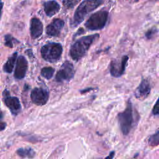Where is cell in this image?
Instances as JSON below:
<instances>
[{
  "label": "cell",
  "mask_w": 159,
  "mask_h": 159,
  "mask_svg": "<svg viewBox=\"0 0 159 159\" xmlns=\"http://www.w3.org/2000/svg\"><path fill=\"white\" fill-rule=\"evenodd\" d=\"M99 37L98 34L84 36L78 39L70 47V55L75 61L82 58L87 53L91 45Z\"/></svg>",
  "instance_id": "6da1fadb"
},
{
  "label": "cell",
  "mask_w": 159,
  "mask_h": 159,
  "mask_svg": "<svg viewBox=\"0 0 159 159\" xmlns=\"http://www.w3.org/2000/svg\"><path fill=\"white\" fill-rule=\"evenodd\" d=\"M102 3H103V1L99 0H85L82 1L75 12L71 25L73 27H76L83 21L87 14L98 8Z\"/></svg>",
  "instance_id": "7a4b0ae2"
},
{
  "label": "cell",
  "mask_w": 159,
  "mask_h": 159,
  "mask_svg": "<svg viewBox=\"0 0 159 159\" xmlns=\"http://www.w3.org/2000/svg\"><path fill=\"white\" fill-rule=\"evenodd\" d=\"M117 119L121 132L124 135H127L131 130L134 124L133 109L130 100L128 101L124 111L118 114Z\"/></svg>",
  "instance_id": "3957f363"
},
{
  "label": "cell",
  "mask_w": 159,
  "mask_h": 159,
  "mask_svg": "<svg viewBox=\"0 0 159 159\" xmlns=\"http://www.w3.org/2000/svg\"><path fill=\"white\" fill-rule=\"evenodd\" d=\"M63 52V47L60 43L51 42L44 45L41 48L42 58L50 63H55L59 60Z\"/></svg>",
  "instance_id": "277c9868"
},
{
  "label": "cell",
  "mask_w": 159,
  "mask_h": 159,
  "mask_svg": "<svg viewBox=\"0 0 159 159\" xmlns=\"http://www.w3.org/2000/svg\"><path fill=\"white\" fill-rule=\"evenodd\" d=\"M109 13L106 10L98 11L93 14L84 24L85 27L91 30H101L104 27L107 21Z\"/></svg>",
  "instance_id": "5b68a950"
},
{
  "label": "cell",
  "mask_w": 159,
  "mask_h": 159,
  "mask_svg": "<svg viewBox=\"0 0 159 159\" xmlns=\"http://www.w3.org/2000/svg\"><path fill=\"white\" fill-rule=\"evenodd\" d=\"M75 72L73 64L69 61H65L57 73L55 80L58 82L70 81L73 78Z\"/></svg>",
  "instance_id": "8992f818"
},
{
  "label": "cell",
  "mask_w": 159,
  "mask_h": 159,
  "mask_svg": "<svg viewBox=\"0 0 159 159\" xmlns=\"http://www.w3.org/2000/svg\"><path fill=\"white\" fill-rule=\"evenodd\" d=\"M129 60L127 55H124L120 59H115L110 63V73L116 78L121 76L125 72V67Z\"/></svg>",
  "instance_id": "52a82bcc"
},
{
  "label": "cell",
  "mask_w": 159,
  "mask_h": 159,
  "mask_svg": "<svg viewBox=\"0 0 159 159\" xmlns=\"http://www.w3.org/2000/svg\"><path fill=\"white\" fill-rule=\"evenodd\" d=\"M48 91L42 88H34L30 94V98L32 102L38 106L45 104L48 101Z\"/></svg>",
  "instance_id": "ba28073f"
},
{
  "label": "cell",
  "mask_w": 159,
  "mask_h": 159,
  "mask_svg": "<svg viewBox=\"0 0 159 159\" xmlns=\"http://www.w3.org/2000/svg\"><path fill=\"white\" fill-rule=\"evenodd\" d=\"M28 68V63L26 58L20 55L17 58L14 76L17 80H21L25 76Z\"/></svg>",
  "instance_id": "9c48e42d"
},
{
  "label": "cell",
  "mask_w": 159,
  "mask_h": 159,
  "mask_svg": "<svg viewBox=\"0 0 159 159\" xmlns=\"http://www.w3.org/2000/svg\"><path fill=\"white\" fill-rule=\"evenodd\" d=\"M65 22L60 19H54L46 28V33L49 36L57 37L60 34Z\"/></svg>",
  "instance_id": "30bf717a"
},
{
  "label": "cell",
  "mask_w": 159,
  "mask_h": 159,
  "mask_svg": "<svg viewBox=\"0 0 159 159\" xmlns=\"http://www.w3.org/2000/svg\"><path fill=\"white\" fill-rule=\"evenodd\" d=\"M5 96L4 102L6 106L9 109L11 113L14 115H17L21 110V105L19 99L17 97L9 96L8 94Z\"/></svg>",
  "instance_id": "8fae6325"
},
{
  "label": "cell",
  "mask_w": 159,
  "mask_h": 159,
  "mask_svg": "<svg viewBox=\"0 0 159 159\" xmlns=\"http://www.w3.org/2000/svg\"><path fill=\"white\" fill-rule=\"evenodd\" d=\"M150 84L147 79H143L136 88L134 95L137 99H145L150 93Z\"/></svg>",
  "instance_id": "7c38bea8"
},
{
  "label": "cell",
  "mask_w": 159,
  "mask_h": 159,
  "mask_svg": "<svg viewBox=\"0 0 159 159\" xmlns=\"http://www.w3.org/2000/svg\"><path fill=\"white\" fill-rule=\"evenodd\" d=\"M30 32L32 39H35L40 37L43 32V24L39 19L34 17L30 20Z\"/></svg>",
  "instance_id": "4fadbf2b"
},
{
  "label": "cell",
  "mask_w": 159,
  "mask_h": 159,
  "mask_svg": "<svg viewBox=\"0 0 159 159\" xmlns=\"http://www.w3.org/2000/svg\"><path fill=\"white\" fill-rule=\"evenodd\" d=\"M43 7L45 13L48 17H52L55 15L60 9V4L55 1L45 2L43 4Z\"/></svg>",
  "instance_id": "5bb4252c"
},
{
  "label": "cell",
  "mask_w": 159,
  "mask_h": 159,
  "mask_svg": "<svg viewBox=\"0 0 159 159\" xmlns=\"http://www.w3.org/2000/svg\"><path fill=\"white\" fill-rule=\"evenodd\" d=\"M17 53L15 52L8 58L3 66V70L4 72L11 73L12 71L16 61H17Z\"/></svg>",
  "instance_id": "9a60e30c"
},
{
  "label": "cell",
  "mask_w": 159,
  "mask_h": 159,
  "mask_svg": "<svg viewBox=\"0 0 159 159\" xmlns=\"http://www.w3.org/2000/svg\"><path fill=\"white\" fill-rule=\"evenodd\" d=\"M16 153L19 157L23 158H32L35 155V151L30 147L19 148L17 150Z\"/></svg>",
  "instance_id": "2e32d148"
},
{
  "label": "cell",
  "mask_w": 159,
  "mask_h": 159,
  "mask_svg": "<svg viewBox=\"0 0 159 159\" xmlns=\"http://www.w3.org/2000/svg\"><path fill=\"white\" fill-rule=\"evenodd\" d=\"M54 72H55V69L53 68L51 66H46L43 68L41 70L40 74L42 76H43V78L47 80H50L53 76Z\"/></svg>",
  "instance_id": "e0dca14e"
},
{
  "label": "cell",
  "mask_w": 159,
  "mask_h": 159,
  "mask_svg": "<svg viewBox=\"0 0 159 159\" xmlns=\"http://www.w3.org/2000/svg\"><path fill=\"white\" fill-rule=\"evenodd\" d=\"M148 144L152 147H155L159 145V129L153 134L150 136L148 140Z\"/></svg>",
  "instance_id": "ac0fdd59"
},
{
  "label": "cell",
  "mask_w": 159,
  "mask_h": 159,
  "mask_svg": "<svg viewBox=\"0 0 159 159\" xmlns=\"http://www.w3.org/2000/svg\"><path fill=\"white\" fill-rule=\"evenodd\" d=\"M4 40H5V42H4L5 45L6 47H9V48H12L13 47L14 42L16 41V39H15L10 34L6 35L5 37H4Z\"/></svg>",
  "instance_id": "d6986e66"
},
{
  "label": "cell",
  "mask_w": 159,
  "mask_h": 159,
  "mask_svg": "<svg viewBox=\"0 0 159 159\" xmlns=\"http://www.w3.org/2000/svg\"><path fill=\"white\" fill-rule=\"evenodd\" d=\"M78 2V1H75V0H72V1L67 0V1H63L64 6L68 9L73 8Z\"/></svg>",
  "instance_id": "ffe728a7"
},
{
  "label": "cell",
  "mask_w": 159,
  "mask_h": 159,
  "mask_svg": "<svg viewBox=\"0 0 159 159\" xmlns=\"http://www.w3.org/2000/svg\"><path fill=\"white\" fill-rule=\"evenodd\" d=\"M157 30L155 28H152L148 30V31L145 33V37L148 39H150L153 37V35L157 33Z\"/></svg>",
  "instance_id": "44dd1931"
},
{
  "label": "cell",
  "mask_w": 159,
  "mask_h": 159,
  "mask_svg": "<svg viewBox=\"0 0 159 159\" xmlns=\"http://www.w3.org/2000/svg\"><path fill=\"white\" fill-rule=\"evenodd\" d=\"M152 114L154 116L159 115V98H158L157 101H156V102L152 109Z\"/></svg>",
  "instance_id": "7402d4cb"
},
{
  "label": "cell",
  "mask_w": 159,
  "mask_h": 159,
  "mask_svg": "<svg viewBox=\"0 0 159 159\" xmlns=\"http://www.w3.org/2000/svg\"><path fill=\"white\" fill-rule=\"evenodd\" d=\"M114 155H115V152L112 151L111 152H110V153L104 159H113Z\"/></svg>",
  "instance_id": "603a6c76"
},
{
  "label": "cell",
  "mask_w": 159,
  "mask_h": 159,
  "mask_svg": "<svg viewBox=\"0 0 159 159\" xmlns=\"http://www.w3.org/2000/svg\"><path fill=\"white\" fill-rule=\"evenodd\" d=\"M6 127V123L4 122H0V131L3 130Z\"/></svg>",
  "instance_id": "cb8c5ba5"
},
{
  "label": "cell",
  "mask_w": 159,
  "mask_h": 159,
  "mask_svg": "<svg viewBox=\"0 0 159 159\" xmlns=\"http://www.w3.org/2000/svg\"><path fill=\"white\" fill-rule=\"evenodd\" d=\"M3 4L4 3L2 1H0V17L1 16V12H2V9L3 7Z\"/></svg>",
  "instance_id": "d4e9b609"
},
{
  "label": "cell",
  "mask_w": 159,
  "mask_h": 159,
  "mask_svg": "<svg viewBox=\"0 0 159 159\" xmlns=\"http://www.w3.org/2000/svg\"><path fill=\"white\" fill-rule=\"evenodd\" d=\"M3 117V113L1 111H0V120Z\"/></svg>",
  "instance_id": "484cf974"
}]
</instances>
